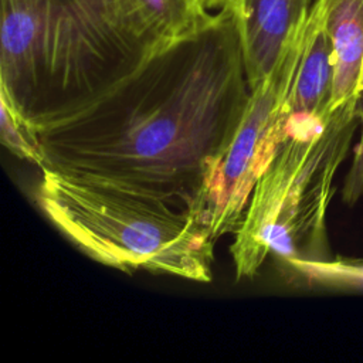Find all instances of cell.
Instances as JSON below:
<instances>
[{
    "instance_id": "cell-5",
    "label": "cell",
    "mask_w": 363,
    "mask_h": 363,
    "mask_svg": "<svg viewBox=\"0 0 363 363\" xmlns=\"http://www.w3.org/2000/svg\"><path fill=\"white\" fill-rule=\"evenodd\" d=\"M302 38L303 33L269 77L251 91L244 118L211 183L204 220L216 240L241 227L258 180L286 138V99Z\"/></svg>"
},
{
    "instance_id": "cell-13",
    "label": "cell",
    "mask_w": 363,
    "mask_h": 363,
    "mask_svg": "<svg viewBox=\"0 0 363 363\" xmlns=\"http://www.w3.org/2000/svg\"><path fill=\"white\" fill-rule=\"evenodd\" d=\"M203 3V6L207 9V10H211L214 7L220 9L223 4H225L228 0H200Z\"/></svg>"
},
{
    "instance_id": "cell-2",
    "label": "cell",
    "mask_w": 363,
    "mask_h": 363,
    "mask_svg": "<svg viewBox=\"0 0 363 363\" xmlns=\"http://www.w3.org/2000/svg\"><path fill=\"white\" fill-rule=\"evenodd\" d=\"M210 16L200 0H54L43 65L17 111L33 125L71 113Z\"/></svg>"
},
{
    "instance_id": "cell-7",
    "label": "cell",
    "mask_w": 363,
    "mask_h": 363,
    "mask_svg": "<svg viewBox=\"0 0 363 363\" xmlns=\"http://www.w3.org/2000/svg\"><path fill=\"white\" fill-rule=\"evenodd\" d=\"M52 18L54 0H1L0 95L14 108L40 74Z\"/></svg>"
},
{
    "instance_id": "cell-9",
    "label": "cell",
    "mask_w": 363,
    "mask_h": 363,
    "mask_svg": "<svg viewBox=\"0 0 363 363\" xmlns=\"http://www.w3.org/2000/svg\"><path fill=\"white\" fill-rule=\"evenodd\" d=\"M332 43L335 77L330 111L357 92L363 58V0H316Z\"/></svg>"
},
{
    "instance_id": "cell-11",
    "label": "cell",
    "mask_w": 363,
    "mask_h": 363,
    "mask_svg": "<svg viewBox=\"0 0 363 363\" xmlns=\"http://www.w3.org/2000/svg\"><path fill=\"white\" fill-rule=\"evenodd\" d=\"M0 104L1 143L20 159H24L41 169L44 159L34 125L26 119L4 95H0Z\"/></svg>"
},
{
    "instance_id": "cell-8",
    "label": "cell",
    "mask_w": 363,
    "mask_h": 363,
    "mask_svg": "<svg viewBox=\"0 0 363 363\" xmlns=\"http://www.w3.org/2000/svg\"><path fill=\"white\" fill-rule=\"evenodd\" d=\"M335 61L322 10L315 0L303 31L301 52L286 99L289 116H323L330 112Z\"/></svg>"
},
{
    "instance_id": "cell-12",
    "label": "cell",
    "mask_w": 363,
    "mask_h": 363,
    "mask_svg": "<svg viewBox=\"0 0 363 363\" xmlns=\"http://www.w3.org/2000/svg\"><path fill=\"white\" fill-rule=\"evenodd\" d=\"M362 135L354 149V156L350 169L345 179L342 199L347 206H353L363 196V108L360 109Z\"/></svg>"
},
{
    "instance_id": "cell-14",
    "label": "cell",
    "mask_w": 363,
    "mask_h": 363,
    "mask_svg": "<svg viewBox=\"0 0 363 363\" xmlns=\"http://www.w3.org/2000/svg\"><path fill=\"white\" fill-rule=\"evenodd\" d=\"M357 92L360 95H363V58H362V67H360V75H359V81H357Z\"/></svg>"
},
{
    "instance_id": "cell-1",
    "label": "cell",
    "mask_w": 363,
    "mask_h": 363,
    "mask_svg": "<svg viewBox=\"0 0 363 363\" xmlns=\"http://www.w3.org/2000/svg\"><path fill=\"white\" fill-rule=\"evenodd\" d=\"M250 96L228 0L91 104L34 125L40 170L164 203L206 223L211 183Z\"/></svg>"
},
{
    "instance_id": "cell-3",
    "label": "cell",
    "mask_w": 363,
    "mask_h": 363,
    "mask_svg": "<svg viewBox=\"0 0 363 363\" xmlns=\"http://www.w3.org/2000/svg\"><path fill=\"white\" fill-rule=\"evenodd\" d=\"M360 96L323 116L288 118L286 138L234 233L230 250L237 279L257 275L268 255L282 269L329 258L326 213L360 116Z\"/></svg>"
},
{
    "instance_id": "cell-4",
    "label": "cell",
    "mask_w": 363,
    "mask_h": 363,
    "mask_svg": "<svg viewBox=\"0 0 363 363\" xmlns=\"http://www.w3.org/2000/svg\"><path fill=\"white\" fill-rule=\"evenodd\" d=\"M34 197L72 244L104 265L199 282L213 279L216 238L190 213L47 169Z\"/></svg>"
},
{
    "instance_id": "cell-6",
    "label": "cell",
    "mask_w": 363,
    "mask_h": 363,
    "mask_svg": "<svg viewBox=\"0 0 363 363\" xmlns=\"http://www.w3.org/2000/svg\"><path fill=\"white\" fill-rule=\"evenodd\" d=\"M250 89L258 88L302 35L312 0H231Z\"/></svg>"
},
{
    "instance_id": "cell-10",
    "label": "cell",
    "mask_w": 363,
    "mask_h": 363,
    "mask_svg": "<svg viewBox=\"0 0 363 363\" xmlns=\"http://www.w3.org/2000/svg\"><path fill=\"white\" fill-rule=\"evenodd\" d=\"M308 285L343 291H363V259L337 258L295 264L284 269Z\"/></svg>"
}]
</instances>
